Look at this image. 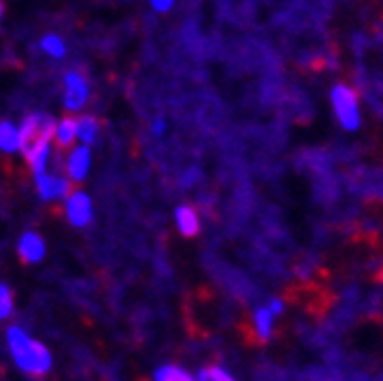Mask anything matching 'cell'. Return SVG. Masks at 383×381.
<instances>
[{
    "instance_id": "1",
    "label": "cell",
    "mask_w": 383,
    "mask_h": 381,
    "mask_svg": "<svg viewBox=\"0 0 383 381\" xmlns=\"http://www.w3.org/2000/svg\"><path fill=\"white\" fill-rule=\"evenodd\" d=\"M8 344H10L12 358H15V362L24 372L35 374V377L49 372V367H52V353L47 351L45 344L33 342L21 328L8 330Z\"/></svg>"
},
{
    "instance_id": "2",
    "label": "cell",
    "mask_w": 383,
    "mask_h": 381,
    "mask_svg": "<svg viewBox=\"0 0 383 381\" xmlns=\"http://www.w3.org/2000/svg\"><path fill=\"white\" fill-rule=\"evenodd\" d=\"M57 133V122L49 115H28L19 129V147L30 162L40 150L49 147V138Z\"/></svg>"
},
{
    "instance_id": "3",
    "label": "cell",
    "mask_w": 383,
    "mask_h": 381,
    "mask_svg": "<svg viewBox=\"0 0 383 381\" xmlns=\"http://www.w3.org/2000/svg\"><path fill=\"white\" fill-rule=\"evenodd\" d=\"M332 106H335L337 120L342 122L344 129L348 131H355L360 127V110H357V98L353 94V89L344 87V84H337L332 89Z\"/></svg>"
},
{
    "instance_id": "4",
    "label": "cell",
    "mask_w": 383,
    "mask_h": 381,
    "mask_svg": "<svg viewBox=\"0 0 383 381\" xmlns=\"http://www.w3.org/2000/svg\"><path fill=\"white\" fill-rule=\"evenodd\" d=\"M89 96V84L80 73H68L66 75V108L80 110Z\"/></svg>"
},
{
    "instance_id": "5",
    "label": "cell",
    "mask_w": 383,
    "mask_h": 381,
    "mask_svg": "<svg viewBox=\"0 0 383 381\" xmlns=\"http://www.w3.org/2000/svg\"><path fill=\"white\" fill-rule=\"evenodd\" d=\"M66 213H68L71 225L86 227L91 223V199L84 192L71 194V199H68V204H66Z\"/></svg>"
},
{
    "instance_id": "6",
    "label": "cell",
    "mask_w": 383,
    "mask_h": 381,
    "mask_svg": "<svg viewBox=\"0 0 383 381\" xmlns=\"http://www.w3.org/2000/svg\"><path fill=\"white\" fill-rule=\"evenodd\" d=\"M35 185H38V192H40L42 199H61V196L68 194V189H71L66 178L49 176L47 171L40 176H35Z\"/></svg>"
},
{
    "instance_id": "7",
    "label": "cell",
    "mask_w": 383,
    "mask_h": 381,
    "mask_svg": "<svg viewBox=\"0 0 383 381\" xmlns=\"http://www.w3.org/2000/svg\"><path fill=\"white\" fill-rule=\"evenodd\" d=\"M19 255L26 264H35L45 257V241L35 234V232H26L19 241Z\"/></svg>"
},
{
    "instance_id": "8",
    "label": "cell",
    "mask_w": 383,
    "mask_h": 381,
    "mask_svg": "<svg viewBox=\"0 0 383 381\" xmlns=\"http://www.w3.org/2000/svg\"><path fill=\"white\" fill-rule=\"evenodd\" d=\"M89 171V147L82 145L77 150H73V155L68 157V176L73 180H82Z\"/></svg>"
},
{
    "instance_id": "9",
    "label": "cell",
    "mask_w": 383,
    "mask_h": 381,
    "mask_svg": "<svg viewBox=\"0 0 383 381\" xmlns=\"http://www.w3.org/2000/svg\"><path fill=\"white\" fill-rule=\"evenodd\" d=\"M176 220H178V227H180V232L185 236H194L196 232H199V218H196V213L192 211L189 206L178 208Z\"/></svg>"
},
{
    "instance_id": "10",
    "label": "cell",
    "mask_w": 383,
    "mask_h": 381,
    "mask_svg": "<svg viewBox=\"0 0 383 381\" xmlns=\"http://www.w3.org/2000/svg\"><path fill=\"white\" fill-rule=\"evenodd\" d=\"M0 150L5 152L19 150V131L10 122H0Z\"/></svg>"
},
{
    "instance_id": "11",
    "label": "cell",
    "mask_w": 383,
    "mask_h": 381,
    "mask_svg": "<svg viewBox=\"0 0 383 381\" xmlns=\"http://www.w3.org/2000/svg\"><path fill=\"white\" fill-rule=\"evenodd\" d=\"M54 136H57L61 147H68V145L73 143V138L77 136V122L71 120V118L61 120L59 124H57V133H54Z\"/></svg>"
},
{
    "instance_id": "12",
    "label": "cell",
    "mask_w": 383,
    "mask_h": 381,
    "mask_svg": "<svg viewBox=\"0 0 383 381\" xmlns=\"http://www.w3.org/2000/svg\"><path fill=\"white\" fill-rule=\"evenodd\" d=\"M154 381H194L187 372L176 365H164L154 372Z\"/></svg>"
},
{
    "instance_id": "13",
    "label": "cell",
    "mask_w": 383,
    "mask_h": 381,
    "mask_svg": "<svg viewBox=\"0 0 383 381\" xmlns=\"http://www.w3.org/2000/svg\"><path fill=\"white\" fill-rule=\"evenodd\" d=\"M271 323H274V313H271L269 306L255 311V325H257V333L262 340H269L271 337Z\"/></svg>"
},
{
    "instance_id": "14",
    "label": "cell",
    "mask_w": 383,
    "mask_h": 381,
    "mask_svg": "<svg viewBox=\"0 0 383 381\" xmlns=\"http://www.w3.org/2000/svg\"><path fill=\"white\" fill-rule=\"evenodd\" d=\"M96 133H98V124L94 118H82L77 122V136L82 138L84 145L94 143L96 140Z\"/></svg>"
},
{
    "instance_id": "15",
    "label": "cell",
    "mask_w": 383,
    "mask_h": 381,
    "mask_svg": "<svg viewBox=\"0 0 383 381\" xmlns=\"http://www.w3.org/2000/svg\"><path fill=\"white\" fill-rule=\"evenodd\" d=\"M12 306H15V297H12V290L8 286L0 284V321H5V318L12 313Z\"/></svg>"
},
{
    "instance_id": "16",
    "label": "cell",
    "mask_w": 383,
    "mask_h": 381,
    "mask_svg": "<svg viewBox=\"0 0 383 381\" xmlns=\"http://www.w3.org/2000/svg\"><path fill=\"white\" fill-rule=\"evenodd\" d=\"M42 49H45L47 54H52V57H64V52H66L59 35H47V38L42 40Z\"/></svg>"
},
{
    "instance_id": "17",
    "label": "cell",
    "mask_w": 383,
    "mask_h": 381,
    "mask_svg": "<svg viewBox=\"0 0 383 381\" xmlns=\"http://www.w3.org/2000/svg\"><path fill=\"white\" fill-rule=\"evenodd\" d=\"M208 374H211V381H234L230 374L222 370V367H211V370H208Z\"/></svg>"
},
{
    "instance_id": "18",
    "label": "cell",
    "mask_w": 383,
    "mask_h": 381,
    "mask_svg": "<svg viewBox=\"0 0 383 381\" xmlns=\"http://www.w3.org/2000/svg\"><path fill=\"white\" fill-rule=\"evenodd\" d=\"M150 3H152V8L157 12H166V10H171L173 0H150Z\"/></svg>"
},
{
    "instance_id": "19",
    "label": "cell",
    "mask_w": 383,
    "mask_h": 381,
    "mask_svg": "<svg viewBox=\"0 0 383 381\" xmlns=\"http://www.w3.org/2000/svg\"><path fill=\"white\" fill-rule=\"evenodd\" d=\"M196 381H211V374H208L206 370H201L199 377H196Z\"/></svg>"
},
{
    "instance_id": "20",
    "label": "cell",
    "mask_w": 383,
    "mask_h": 381,
    "mask_svg": "<svg viewBox=\"0 0 383 381\" xmlns=\"http://www.w3.org/2000/svg\"><path fill=\"white\" fill-rule=\"evenodd\" d=\"M154 131L162 133V131H164V122H157V124H154Z\"/></svg>"
},
{
    "instance_id": "21",
    "label": "cell",
    "mask_w": 383,
    "mask_h": 381,
    "mask_svg": "<svg viewBox=\"0 0 383 381\" xmlns=\"http://www.w3.org/2000/svg\"><path fill=\"white\" fill-rule=\"evenodd\" d=\"M0 19H3V3H0Z\"/></svg>"
}]
</instances>
